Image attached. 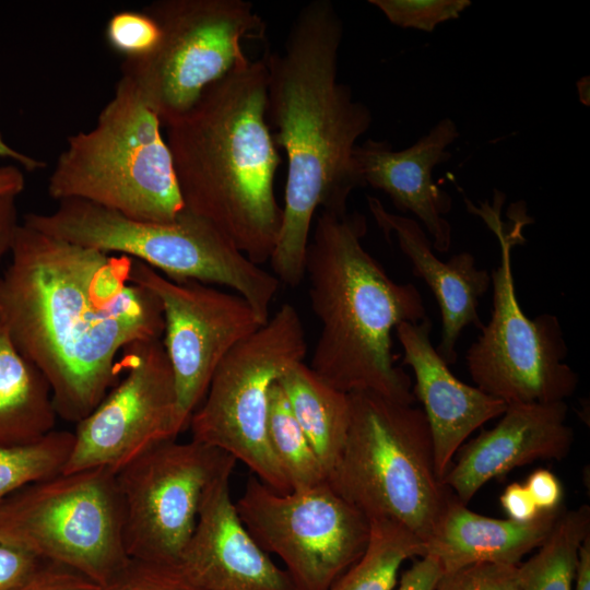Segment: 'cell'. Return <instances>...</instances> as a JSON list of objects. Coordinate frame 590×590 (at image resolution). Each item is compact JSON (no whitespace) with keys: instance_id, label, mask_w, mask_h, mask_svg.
<instances>
[{"instance_id":"6da1fadb","label":"cell","mask_w":590,"mask_h":590,"mask_svg":"<svg viewBox=\"0 0 590 590\" xmlns=\"http://www.w3.org/2000/svg\"><path fill=\"white\" fill-rule=\"evenodd\" d=\"M0 275V320L45 377L57 416L78 423L120 378L133 342L162 339L158 298L130 279L132 259L20 224Z\"/></svg>"},{"instance_id":"7a4b0ae2","label":"cell","mask_w":590,"mask_h":590,"mask_svg":"<svg viewBox=\"0 0 590 590\" xmlns=\"http://www.w3.org/2000/svg\"><path fill=\"white\" fill-rule=\"evenodd\" d=\"M342 39L334 4L312 0L296 14L283 49L264 58L267 118L287 162L282 222L269 261L274 276L291 287L304 279L316 213H347L352 191L365 187L353 153L373 116L338 81Z\"/></svg>"},{"instance_id":"3957f363","label":"cell","mask_w":590,"mask_h":590,"mask_svg":"<svg viewBox=\"0 0 590 590\" xmlns=\"http://www.w3.org/2000/svg\"><path fill=\"white\" fill-rule=\"evenodd\" d=\"M267 99L266 60H249L165 126L185 209L258 266L270 260L282 222L274 193L281 156Z\"/></svg>"},{"instance_id":"277c9868","label":"cell","mask_w":590,"mask_h":590,"mask_svg":"<svg viewBox=\"0 0 590 590\" xmlns=\"http://www.w3.org/2000/svg\"><path fill=\"white\" fill-rule=\"evenodd\" d=\"M366 217L319 211L305 258V275L320 333L310 368L334 389L370 391L412 404L410 376L396 365L392 331L427 317L412 283H397L364 248Z\"/></svg>"},{"instance_id":"5b68a950","label":"cell","mask_w":590,"mask_h":590,"mask_svg":"<svg viewBox=\"0 0 590 590\" xmlns=\"http://www.w3.org/2000/svg\"><path fill=\"white\" fill-rule=\"evenodd\" d=\"M347 394V436L328 484L368 520L398 523L425 546L453 494L437 473L423 410L370 391Z\"/></svg>"},{"instance_id":"8992f818","label":"cell","mask_w":590,"mask_h":590,"mask_svg":"<svg viewBox=\"0 0 590 590\" xmlns=\"http://www.w3.org/2000/svg\"><path fill=\"white\" fill-rule=\"evenodd\" d=\"M161 127L119 79L95 126L68 137L48 178L49 197L84 200L139 221L174 222L185 206Z\"/></svg>"},{"instance_id":"52a82bcc","label":"cell","mask_w":590,"mask_h":590,"mask_svg":"<svg viewBox=\"0 0 590 590\" xmlns=\"http://www.w3.org/2000/svg\"><path fill=\"white\" fill-rule=\"evenodd\" d=\"M23 224L62 240L140 261L166 278L232 288L267 322L280 281L251 262L219 229L184 209L170 223L127 217L97 204L67 199Z\"/></svg>"},{"instance_id":"ba28073f","label":"cell","mask_w":590,"mask_h":590,"mask_svg":"<svg viewBox=\"0 0 590 590\" xmlns=\"http://www.w3.org/2000/svg\"><path fill=\"white\" fill-rule=\"evenodd\" d=\"M498 239V266L491 272L493 311L487 324L467 352L471 378L485 393L515 403H550L574 394L578 375L564 363L568 350L559 320L551 314L530 319L517 298L511 249L526 243L522 231L533 220L526 206L512 204L511 223L500 219L505 196L495 191L494 202L479 206L465 199Z\"/></svg>"},{"instance_id":"9c48e42d","label":"cell","mask_w":590,"mask_h":590,"mask_svg":"<svg viewBox=\"0 0 590 590\" xmlns=\"http://www.w3.org/2000/svg\"><path fill=\"white\" fill-rule=\"evenodd\" d=\"M161 28L150 55L123 59L129 83L166 126L187 113L206 87L250 59L244 43L260 38L264 22L246 0H157L142 9Z\"/></svg>"},{"instance_id":"30bf717a","label":"cell","mask_w":590,"mask_h":590,"mask_svg":"<svg viewBox=\"0 0 590 590\" xmlns=\"http://www.w3.org/2000/svg\"><path fill=\"white\" fill-rule=\"evenodd\" d=\"M0 536L103 587L130 560L116 473L107 469L59 473L9 495Z\"/></svg>"},{"instance_id":"8fae6325","label":"cell","mask_w":590,"mask_h":590,"mask_svg":"<svg viewBox=\"0 0 590 590\" xmlns=\"http://www.w3.org/2000/svg\"><path fill=\"white\" fill-rule=\"evenodd\" d=\"M306 352L300 317L285 303L221 362L188 426L193 440L241 461L280 494L291 488L269 442L270 392L291 366L304 361Z\"/></svg>"},{"instance_id":"7c38bea8","label":"cell","mask_w":590,"mask_h":590,"mask_svg":"<svg viewBox=\"0 0 590 590\" xmlns=\"http://www.w3.org/2000/svg\"><path fill=\"white\" fill-rule=\"evenodd\" d=\"M235 507L259 546L282 560L296 590H330L369 540L368 518L327 481L280 494L252 476Z\"/></svg>"},{"instance_id":"4fadbf2b","label":"cell","mask_w":590,"mask_h":590,"mask_svg":"<svg viewBox=\"0 0 590 590\" xmlns=\"http://www.w3.org/2000/svg\"><path fill=\"white\" fill-rule=\"evenodd\" d=\"M231 455L191 439L158 442L116 472L123 542L132 559L180 563L209 487L233 473Z\"/></svg>"},{"instance_id":"5bb4252c","label":"cell","mask_w":590,"mask_h":590,"mask_svg":"<svg viewBox=\"0 0 590 590\" xmlns=\"http://www.w3.org/2000/svg\"><path fill=\"white\" fill-rule=\"evenodd\" d=\"M118 367L122 377L76 423L72 451L61 473L99 468L116 473L152 446L184 432L162 339L126 346Z\"/></svg>"},{"instance_id":"9a60e30c","label":"cell","mask_w":590,"mask_h":590,"mask_svg":"<svg viewBox=\"0 0 590 590\" xmlns=\"http://www.w3.org/2000/svg\"><path fill=\"white\" fill-rule=\"evenodd\" d=\"M130 279L152 292L162 305V342L173 369L185 430L221 362L264 322L237 293L197 281H173L137 260L132 261Z\"/></svg>"},{"instance_id":"2e32d148","label":"cell","mask_w":590,"mask_h":590,"mask_svg":"<svg viewBox=\"0 0 590 590\" xmlns=\"http://www.w3.org/2000/svg\"><path fill=\"white\" fill-rule=\"evenodd\" d=\"M565 401L508 404L499 422L461 449L442 479L463 505L488 481L536 460H563L574 432L566 423Z\"/></svg>"},{"instance_id":"e0dca14e","label":"cell","mask_w":590,"mask_h":590,"mask_svg":"<svg viewBox=\"0 0 590 590\" xmlns=\"http://www.w3.org/2000/svg\"><path fill=\"white\" fill-rule=\"evenodd\" d=\"M459 135L456 122L445 117L404 150L367 139L353 153L364 186L384 191L399 211L414 214L439 252L451 246V226L442 215L450 212L452 199L434 182L433 170L451 158L448 148Z\"/></svg>"},{"instance_id":"ac0fdd59","label":"cell","mask_w":590,"mask_h":590,"mask_svg":"<svg viewBox=\"0 0 590 590\" xmlns=\"http://www.w3.org/2000/svg\"><path fill=\"white\" fill-rule=\"evenodd\" d=\"M231 475L206 491L180 564L205 590H296L243 524L229 493Z\"/></svg>"},{"instance_id":"d6986e66","label":"cell","mask_w":590,"mask_h":590,"mask_svg":"<svg viewBox=\"0 0 590 590\" xmlns=\"http://www.w3.org/2000/svg\"><path fill=\"white\" fill-rule=\"evenodd\" d=\"M432 320L402 322L394 329L403 364L414 373L413 394L423 404L429 425L436 470L442 480L455 453L479 427L500 416L507 403L459 380L432 343Z\"/></svg>"},{"instance_id":"ffe728a7","label":"cell","mask_w":590,"mask_h":590,"mask_svg":"<svg viewBox=\"0 0 590 590\" xmlns=\"http://www.w3.org/2000/svg\"><path fill=\"white\" fill-rule=\"evenodd\" d=\"M368 209L387 239L393 235L401 251L412 264L413 273L424 280L440 309L442 332L436 347L446 364L457 361V341L465 327L481 329L477 314L480 298L491 286V274L479 269L468 251L452 256L447 262L438 259L421 224L411 217L389 212L375 197H367Z\"/></svg>"},{"instance_id":"44dd1931","label":"cell","mask_w":590,"mask_h":590,"mask_svg":"<svg viewBox=\"0 0 590 590\" xmlns=\"http://www.w3.org/2000/svg\"><path fill=\"white\" fill-rule=\"evenodd\" d=\"M562 512L559 507L528 522L495 519L470 510L453 495L424 555L434 557L442 573L476 563L517 566L545 542Z\"/></svg>"},{"instance_id":"7402d4cb","label":"cell","mask_w":590,"mask_h":590,"mask_svg":"<svg viewBox=\"0 0 590 590\" xmlns=\"http://www.w3.org/2000/svg\"><path fill=\"white\" fill-rule=\"evenodd\" d=\"M57 418L47 380L0 320V447L35 441L55 429Z\"/></svg>"},{"instance_id":"603a6c76","label":"cell","mask_w":590,"mask_h":590,"mask_svg":"<svg viewBox=\"0 0 590 590\" xmlns=\"http://www.w3.org/2000/svg\"><path fill=\"white\" fill-rule=\"evenodd\" d=\"M278 382L328 476L346 440L349 394L328 385L304 362L291 366Z\"/></svg>"},{"instance_id":"cb8c5ba5","label":"cell","mask_w":590,"mask_h":590,"mask_svg":"<svg viewBox=\"0 0 590 590\" xmlns=\"http://www.w3.org/2000/svg\"><path fill=\"white\" fill-rule=\"evenodd\" d=\"M590 535V507L564 511L538 551L518 565L521 590H573L579 550Z\"/></svg>"},{"instance_id":"d4e9b609","label":"cell","mask_w":590,"mask_h":590,"mask_svg":"<svg viewBox=\"0 0 590 590\" xmlns=\"http://www.w3.org/2000/svg\"><path fill=\"white\" fill-rule=\"evenodd\" d=\"M369 523L364 553L330 590H394L402 564L424 555V544L402 526L385 519Z\"/></svg>"},{"instance_id":"484cf974","label":"cell","mask_w":590,"mask_h":590,"mask_svg":"<svg viewBox=\"0 0 590 590\" xmlns=\"http://www.w3.org/2000/svg\"><path fill=\"white\" fill-rule=\"evenodd\" d=\"M268 436L291 492L307 489L327 481L324 469L294 417L278 381L270 392Z\"/></svg>"},{"instance_id":"4316f807","label":"cell","mask_w":590,"mask_h":590,"mask_svg":"<svg viewBox=\"0 0 590 590\" xmlns=\"http://www.w3.org/2000/svg\"><path fill=\"white\" fill-rule=\"evenodd\" d=\"M73 441L72 432L54 429L28 444L0 447V502L28 484L61 473Z\"/></svg>"},{"instance_id":"83f0119b","label":"cell","mask_w":590,"mask_h":590,"mask_svg":"<svg viewBox=\"0 0 590 590\" xmlns=\"http://www.w3.org/2000/svg\"><path fill=\"white\" fill-rule=\"evenodd\" d=\"M393 25L432 33L437 25L455 20L470 0H368Z\"/></svg>"},{"instance_id":"f1b7e54d","label":"cell","mask_w":590,"mask_h":590,"mask_svg":"<svg viewBox=\"0 0 590 590\" xmlns=\"http://www.w3.org/2000/svg\"><path fill=\"white\" fill-rule=\"evenodd\" d=\"M105 37L108 46L123 59L143 58L157 47L161 28L157 22L143 10L118 11L106 24Z\"/></svg>"},{"instance_id":"f546056e","label":"cell","mask_w":590,"mask_h":590,"mask_svg":"<svg viewBox=\"0 0 590 590\" xmlns=\"http://www.w3.org/2000/svg\"><path fill=\"white\" fill-rule=\"evenodd\" d=\"M104 590H205L180 563L130 558Z\"/></svg>"},{"instance_id":"4dcf8cb0","label":"cell","mask_w":590,"mask_h":590,"mask_svg":"<svg viewBox=\"0 0 590 590\" xmlns=\"http://www.w3.org/2000/svg\"><path fill=\"white\" fill-rule=\"evenodd\" d=\"M435 590H521L518 565L476 563L442 573Z\"/></svg>"},{"instance_id":"1f68e13d","label":"cell","mask_w":590,"mask_h":590,"mask_svg":"<svg viewBox=\"0 0 590 590\" xmlns=\"http://www.w3.org/2000/svg\"><path fill=\"white\" fill-rule=\"evenodd\" d=\"M46 562L0 536V590H19Z\"/></svg>"},{"instance_id":"d6a6232c","label":"cell","mask_w":590,"mask_h":590,"mask_svg":"<svg viewBox=\"0 0 590 590\" xmlns=\"http://www.w3.org/2000/svg\"><path fill=\"white\" fill-rule=\"evenodd\" d=\"M19 590H104V587L74 569L46 562Z\"/></svg>"},{"instance_id":"836d02e7","label":"cell","mask_w":590,"mask_h":590,"mask_svg":"<svg viewBox=\"0 0 590 590\" xmlns=\"http://www.w3.org/2000/svg\"><path fill=\"white\" fill-rule=\"evenodd\" d=\"M523 485L541 512L562 507L563 486L551 471L546 469L533 471Z\"/></svg>"},{"instance_id":"e575fe53","label":"cell","mask_w":590,"mask_h":590,"mask_svg":"<svg viewBox=\"0 0 590 590\" xmlns=\"http://www.w3.org/2000/svg\"><path fill=\"white\" fill-rule=\"evenodd\" d=\"M441 574L434 557L421 556L401 575L394 590H435Z\"/></svg>"},{"instance_id":"d590c367","label":"cell","mask_w":590,"mask_h":590,"mask_svg":"<svg viewBox=\"0 0 590 590\" xmlns=\"http://www.w3.org/2000/svg\"><path fill=\"white\" fill-rule=\"evenodd\" d=\"M500 505L508 519L528 522L535 519L541 511L523 484H509L499 497Z\"/></svg>"},{"instance_id":"8d00e7d4","label":"cell","mask_w":590,"mask_h":590,"mask_svg":"<svg viewBox=\"0 0 590 590\" xmlns=\"http://www.w3.org/2000/svg\"><path fill=\"white\" fill-rule=\"evenodd\" d=\"M17 221L16 197L0 198V263L10 253Z\"/></svg>"},{"instance_id":"74e56055","label":"cell","mask_w":590,"mask_h":590,"mask_svg":"<svg viewBox=\"0 0 590 590\" xmlns=\"http://www.w3.org/2000/svg\"><path fill=\"white\" fill-rule=\"evenodd\" d=\"M25 188L23 170L16 165L0 166V198L17 197Z\"/></svg>"},{"instance_id":"f35d334b","label":"cell","mask_w":590,"mask_h":590,"mask_svg":"<svg viewBox=\"0 0 590 590\" xmlns=\"http://www.w3.org/2000/svg\"><path fill=\"white\" fill-rule=\"evenodd\" d=\"M574 583L575 590H590V535L580 546Z\"/></svg>"},{"instance_id":"ab89813d","label":"cell","mask_w":590,"mask_h":590,"mask_svg":"<svg viewBox=\"0 0 590 590\" xmlns=\"http://www.w3.org/2000/svg\"><path fill=\"white\" fill-rule=\"evenodd\" d=\"M0 157L9 158L17 163L26 172L40 170L46 166V163L42 160L26 155L13 148H11L2 138L0 133Z\"/></svg>"},{"instance_id":"60d3db41","label":"cell","mask_w":590,"mask_h":590,"mask_svg":"<svg viewBox=\"0 0 590 590\" xmlns=\"http://www.w3.org/2000/svg\"><path fill=\"white\" fill-rule=\"evenodd\" d=\"M589 79H590L589 75L582 76L576 83L579 99L583 105H587V106L590 105V93H589L590 92V82H589Z\"/></svg>"}]
</instances>
